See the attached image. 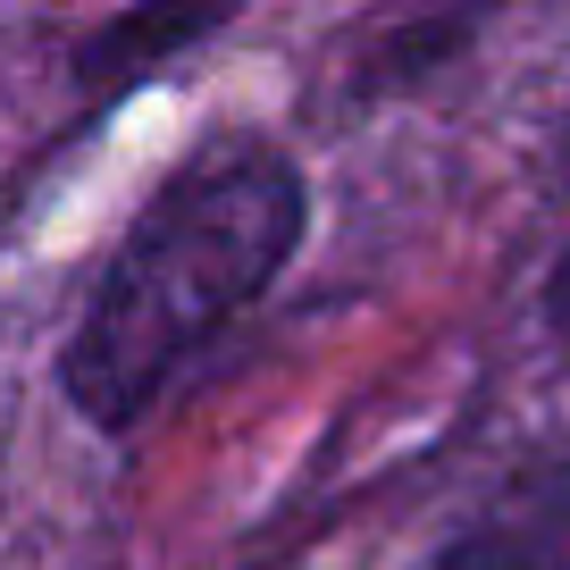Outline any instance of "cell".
<instances>
[{"instance_id":"cell-4","label":"cell","mask_w":570,"mask_h":570,"mask_svg":"<svg viewBox=\"0 0 570 570\" xmlns=\"http://www.w3.org/2000/svg\"><path fill=\"white\" fill-rule=\"evenodd\" d=\"M546 320L570 336V244H562V261H553V277H546Z\"/></svg>"},{"instance_id":"cell-1","label":"cell","mask_w":570,"mask_h":570,"mask_svg":"<svg viewBox=\"0 0 570 570\" xmlns=\"http://www.w3.org/2000/svg\"><path fill=\"white\" fill-rule=\"evenodd\" d=\"M303 168L261 135H227L185 160L142 202L126 244L109 252L85 320L68 336L59 386L92 428H135L160 386L235 320L261 303L277 268L303 244Z\"/></svg>"},{"instance_id":"cell-2","label":"cell","mask_w":570,"mask_h":570,"mask_svg":"<svg viewBox=\"0 0 570 570\" xmlns=\"http://www.w3.org/2000/svg\"><path fill=\"white\" fill-rule=\"evenodd\" d=\"M420 570H570V487H537L503 520L453 537L445 553H428Z\"/></svg>"},{"instance_id":"cell-3","label":"cell","mask_w":570,"mask_h":570,"mask_svg":"<svg viewBox=\"0 0 570 570\" xmlns=\"http://www.w3.org/2000/svg\"><path fill=\"white\" fill-rule=\"evenodd\" d=\"M235 9H160V18H118V26H101V35L85 42V59L76 68L92 76V85H135V76H151V59L160 51H177V42H202V35H218Z\"/></svg>"}]
</instances>
